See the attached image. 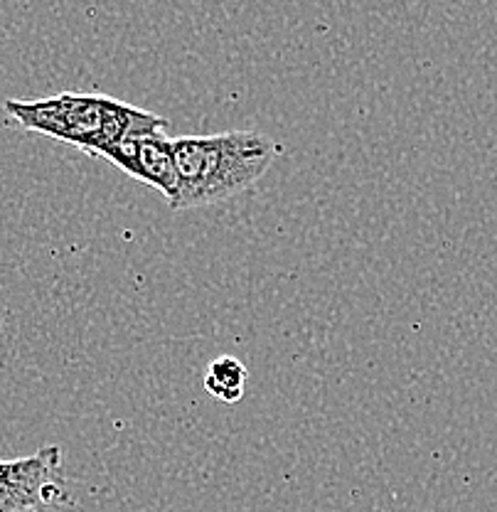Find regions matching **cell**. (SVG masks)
<instances>
[{
  "label": "cell",
  "mask_w": 497,
  "mask_h": 512,
  "mask_svg": "<svg viewBox=\"0 0 497 512\" xmlns=\"http://www.w3.org/2000/svg\"><path fill=\"white\" fill-rule=\"evenodd\" d=\"M279 153V143L259 131L173 138L178 188L168 200L170 210H195L237 197L274 165Z\"/></svg>",
  "instance_id": "obj_1"
},
{
  "label": "cell",
  "mask_w": 497,
  "mask_h": 512,
  "mask_svg": "<svg viewBox=\"0 0 497 512\" xmlns=\"http://www.w3.org/2000/svg\"><path fill=\"white\" fill-rule=\"evenodd\" d=\"M5 111L25 131L77 146L87 156H99L128 136L168 128L163 116L101 94L62 92L32 101L8 99Z\"/></svg>",
  "instance_id": "obj_2"
},
{
  "label": "cell",
  "mask_w": 497,
  "mask_h": 512,
  "mask_svg": "<svg viewBox=\"0 0 497 512\" xmlns=\"http://www.w3.org/2000/svg\"><path fill=\"white\" fill-rule=\"evenodd\" d=\"M62 498V456L57 446L15 461H0V512H32Z\"/></svg>",
  "instance_id": "obj_3"
},
{
  "label": "cell",
  "mask_w": 497,
  "mask_h": 512,
  "mask_svg": "<svg viewBox=\"0 0 497 512\" xmlns=\"http://www.w3.org/2000/svg\"><path fill=\"white\" fill-rule=\"evenodd\" d=\"M96 158H104L121 168L131 178L156 188L165 200L175 195L178 188V173H175L173 138H168L165 128L128 136L114 146L104 148Z\"/></svg>",
  "instance_id": "obj_4"
},
{
  "label": "cell",
  "mask_w": 497,
  "mask_h": 512,
  "mask_svg": "<svg viewBox=\"0 0 497 512\" xmlns=\"http://www.w3.org/2000/svg\"><path fill=\"white\" fill-rule=\"evenodd\" d=\"M247 375V367L237 357H217L215 362H210V367L205 372L207 394L219 399V402H239L244 397V387H247Z\"/></svg>",
  "instance_id": "obj_5"
}]
</instances>
